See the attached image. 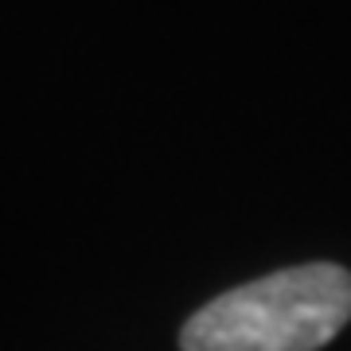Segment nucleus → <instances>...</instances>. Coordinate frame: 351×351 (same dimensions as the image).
I'll use <instances>...</instances> for the list:
<instances>
[{
  "instance_id": "f257e3e1",
  "label": "nucleus",
  "mask_w": 351,
  "mask_h": 351,
  "mask_svg": "<svg viewBox=\"0 0 351 351\" xmlns=\"http://www.w3.org/2000/svg\"><path fill=\"white\" fill-rule=\"evenodd\" d=\"M351 320V269L304 262L219 293L180 328V351H320Z\"/></svg>"
}]
</instances>
